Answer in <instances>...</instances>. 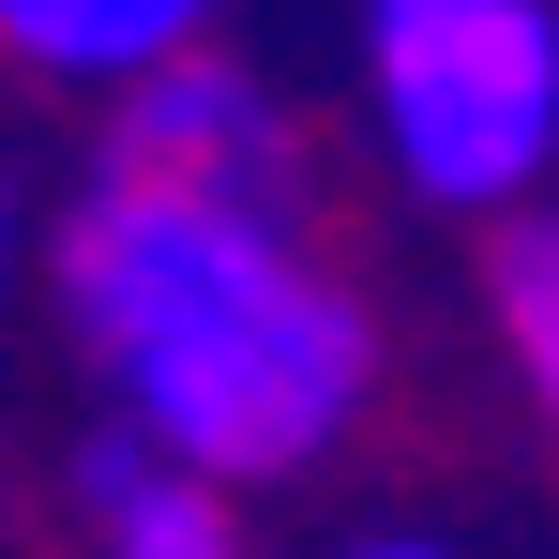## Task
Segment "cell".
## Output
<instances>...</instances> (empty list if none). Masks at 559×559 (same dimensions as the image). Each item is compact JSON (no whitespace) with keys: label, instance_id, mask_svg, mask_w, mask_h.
I'll use <instances>...</instances> for the list:
<instances>
[{"label":"cell","instance_id":"cell-1","mask_svg":"<svg viewBox=\"0 0 559 559\" xmlns=\"http://www.w3.org/2000/svg\"><path fill=\"white\" fill-rule=\"evenodd\" d=\"M61 318L106 364V393L136 408L152 454L258 484V468H318L378 393L364 302L302 258L287 212L182 182H121L61 227Z\"/></svg>","mask_w":559,"mask_h":559},{"label":"cell","instance_id":"cell-2","mask_svg":"<svg viewBox=\"0 0 559 559\" xmlns=\"http://www.w3.org/2000/svg\"><path fill=\"white\" fill-rule=\"evenodd\" d=\"M364 106L408 197L514 212L559 167V15L545 0H364Z\"/></svg>","mask_w":559,"mask_h":559},{"label":"cell","instance_id":"cell-3","mask_svg":"<svg viewBox=\"0 0 559 559\" xmlns=\"http://www.w3.org/2000/svg\"><path fill=\"white\" fill-rule=\"evenodd\" d=\"M121 167L136 182H182V197H242V212H287V136H273V106L242 92L227 61H152V76H121Z\"/></svg>","mask_w":559,"mask_h":559},{"label":"cell","instance_id":"cell-4","mask_svg":"<svg viewBox=\"0 0 559 559\" xmlns=\"http://www.w3.org/2000/svg\"><path fill=\"white\" fill-rule=\"evenodd\" d=\"M212 31V0H0V46L31 76H76V92H121L152 61H182Z\"/></svg>","mask_w":559,"mask_h":559},{"label":"cell","instance_id":"cell-5","mask_svg":"<svg viewBox=\"0 0 559 559\" xmlns=\"http://www.w3.org/2000/svg\"><path fill=\"white\" fill-rule=\"evenodd\" d=\"M92 514H106V559H242V499L212 468L152 454V439L92 454Z\"/></svg>","mask_w":559,"mask_h":559},{"label":"cell","instance_id":"cell-6","mask_svg":"<svg viewBox=\"0 0 559 559\" xmlns=\"http://www.w3.org/2000/svg\"><path fill=\"white\" fill-rule=\"evenodd\" d=\"M484 302H499V348H514V378H530V408L559 424V227H499Z\"/></svg>","mask_w":559,"mask_h":559},{"label":"cell","instance_id":"cell-7","mask_svg":"<svg viewBox=\"0 0 559 559\" xmlns=\"http://www.w3.org/2000/svg\"><path fill=\"white\" fill-rule=\"evenodd\" d=\"M0 287H15V182H0Z\"/></svg>","mask_w":559,"mask_h":559},{"label":"cell","instance_id":"cell-8","mask_svg":"<svg viewBox=\"0 0 559 559\" xmlns=\"http://www.w3.org/2000/svg\"><path fill=\"white\" fill-rule=\"evenodd\" d=\"M348 559H454V545H348Z\"/></svg>","mask_w":559,"mask_h":559}]
</instances>
